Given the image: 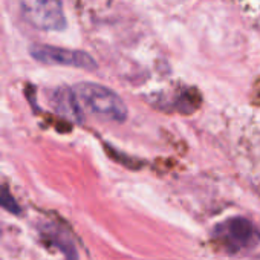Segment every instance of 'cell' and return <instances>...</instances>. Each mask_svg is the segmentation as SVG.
<instances>
[{
    "label": "cell",
    "mask_w": 260,
    "mask_h": 260,
    "mask_svg": "<svg viewBox=\"0 0 260 260\" xmlns=\"http://www.w3.org/2000/svg\"><path fill=\"white\" fill-rule=\"evenodd\" d=\"M78 101L93 115L122 122L127 118L124 101L110 89L96 83H80L74 89Z\"/></svg>",
    "instance_id": "cell-1"
},
{
    "label": "cell",
    "mask_w": 260,
    "mask_h": 260,
    "mask_svg": "<svg viewBox=\"0 0 260 260\" xmlns=\"http://www.w3.org/2000/svg\"><path fill=\"white\" fill-rule=\"evenodd\" d=\"M213 239L219 242L225 251L236 254L254 248L260 242L258 228L246 217H230L217 223L213 230Z\"/></svg>",
    "instance_id": "cell-2"
},
{
    "label": "cell",
    "mask_w": 260,
    "mask_h": 260,
    "mask_svg": "<svg viewBox=\"0 0 260 260\" xmlns=\"http://www.w3.org/2000/svg\"><path fill=\"white\" fill-rule=\"evenodd\" d=\"M25 20L42 31H63L66 17L60 0H19Z\"/></svg>",
    "instance_id": "cell-3"
},
{
    "label": "cell",
    "mask_w": 260,
    "mask_h": 260,
    "mask_svg": "<svg viewBox=\"0 0 260 260\" xmlns=\"http://www.w3.org/2000/svg\"><path fill=\"white\" fill-rule=\"evenodd\" d=\"M29 54L37 61L46 63V64L71 66V68H78V69H86V71H95L98 68L96 61L87 52L77 51V49H66L60 46L36 43L29 48Z\"/></svg>",
    "instance_id": "cell-4"
},
{
    "label": "cell",
    "mask_w": 260,
    "mask_h": 260,
    "mask_svg": "<svg viewBox=\"0 0 260 260\" xmlns=\"http://www.w3.org/2000/svg\"><path fill=\"white\" fill-rule=\"evenodd\" d=\"M77 101H78V98H77L75 92H72L66 87L57 89L54 92V96H52V104H54L57 112H60L61 115H64L69 119L81 122L83 121L81 109H80Z\"/></svg>",
    "instance_id": "cell-5"
},
{
    "label": "cell",
    "mask_w": 260,
    "mask_h": 260,
    "mask_svg": "<svg viewBox=\"0 0 260 260\" xmlns=\"http://www.w3.org/2000/svg\"><path fill=\"white\" fill-rule=\"evenodd\" d=\"M42 233H43V237H45L48 242L54 243V245L66 255L68 260H77L75 248H74L71 239L66 236L64 231H61V230H58V228H55V226H46V228L42 230Z\"/></svg>",
    "instance_id": "cell-6"
},
{
    "label": "cell",
    "mask_w": 260,
    "mask_h": 260,
    "mask_svg": "<svg viewBox=\"0 0 260 260\" xmlns=\"http://www.w3.org/2000/svg\"><path fill=\"white\" fill-rule=\"evenodd\" d=\"M0 207L7 211H10V213H13V214H16V216L22 214V208H20L19 202L11 194L10 188L4 184H0Z\"/></svg>",
    "instance_id": "cell-7"
}]
</instances>
